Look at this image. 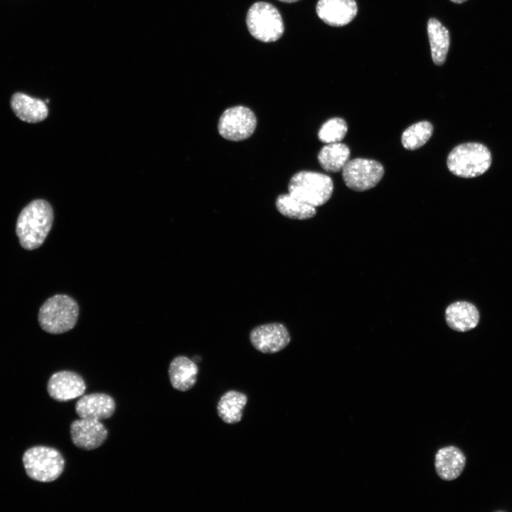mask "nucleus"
<instances>
[{
  "mask_svg": "<svg viewBox=\"0 0 512 512\" xmlns=\"http://www.w3.org/2000/svg\"><path fill=\"white\" fill-rule=\"evenodd\" d=\"M277 210L283 215L297 220H306L313 218L316 210L312 206L292 196L289 193L279 195L275 202Z\"/></svg>",
  "mask_w": 512,
  "mask_h": 512,
  "instance_id": "obj_21",
  "label": "nucleus"
},
{
  "mask_svg": "<svg viewBox=\"0 0 512 512\" xmlns=\"http://www.w3.org/2000/svg\"><path fill=\"white\" fill-rule=\"evenodd\" d=\"M75 410L80 418L102 420L114 414L115 402L107 394L91 393L82 396L77 401Z\"/></svg>",
  "mask_w": 512,
  "mask_h": 512,
  "instance_id": "obj_13",
  "label": "nucleus"
},
{
  "mask_svg": "<svg viewBox=\"0 0 512 512\" xmlns=\"http://www.w3.org/2000/svg\"><path fill=\"white\" fill-rule=\"evenodd\" d=\"M492 162L491 154L484 144L466 142L456 146L447 159L448 169L461 178H474L486 173Z\"/></svg>",
  "mask_w": 512,
  "mask_h": 512,
  "instance_id": "obj_2",
  "label": "nucleus"
},
{
  "mask_svg": "<svg viewBox=\"0 0 512 512\" xmlns=\"http://www.w3.org/2000/svg\"><path fill=\"white\" fill-rule=\"evenodd\" d=\"M279 1H282V2H286V3H292V2H295L298 0H279Z\"/></svg>",
  "mask_w": 512,
  "mask_h": 512,
  "instance_id": "obj_25",
  "label": "nucleus"
},
{
  "mask_svg": "<svg viewBox=\"0 0 512 512\" xmlns=\"http://www.w3.org/2000/svg\"><path fill=\"white\" fill-rule=\"evenodd\" d=\"M445 319L451 329L464 332L477 326L479 321V313L473 304L458 301L448 306L445 311Z\"/></svg>",
  "mask_w": 512,
  "mask_h": 512,
  "instance_id": "obj_16",
  "label": "nucleus"
},
{
  "mask_svg": "<svg viewBox=\"0 0 512 512\" xmlns=\"http://www.w3.org/2000/svg\"><path fill=\"white\" fill-rule=\"evenodd\" d=\"M318 16L331 26L349 23L358 12L355 0H319L316 7Z\"/></svg>",
  "mask_w": 512,
  "mask_h": 512,
  "instance_id": "obj_12",
  "label": "nucleus"
},
{
  "mask_svg": "<svg viewBox=\"0 0 512 512\" xmlns=\"http://www.w3.org/2000/svg\"><path fill=\"white\" fill-rule=\"evenodd\" d=\"M247 402V397L241 392L229 390L220 398L217 412L220 418L227 424H236L242 417V411Z\"/></svg>",
  "mask_w": 512,
  "mask_h": 512,
  "instance_id": "obj_19",
  "label": "nucleus"
},
{
  "mask_svg": "<svg viewBox=\"0 0 512 512\" xmlns=\"http://www.w3.org/2000/svg\"><path fill=\"white\" fill-rule=\"evenodd\" d=\"M11 107L21 120L28 123L41 122L48 114L45 102L23 92H18L11 96Z\"/></svg>",
  "mask_w": 512,
  "mask_h": 512,
  "instance_id": "obj_15",
  "label": "nucleus"
},
{
  "mask_svg": "<svg viewBox=\"0 0 512 512\" xmlns=\"http://www.w3.org/2000/svg\"><path fill=\"white\" fill-rule=\"evenodd\" d=\"M350 149L341 142L327 144L319 152L318 161L321 166L328 172H338L348 161Z\"/></svg>",
  "mask_w": 512,
  "mask_h": 512,
  "instance_id": "obj_20",
  "label": "nucleus"
},
{
  "mask_svg": "<svg viewBox=\"0 0 512 512\" xmlns=\"http://www.w3.org/2000/svg\"><path fill=\"white\" fill-rule=\"evenodd\" d=\"M433 132L432 124L427 121H422L413 124L407 128L401 137V142L404 148L415 150L422 146L431 137Z\"/></svg>",
  "mask_w": 512,
  "mask_h": 512,
  "instance_id": "obj_22",
  "label": "nucleus"
},
{
  "mask_svg": "<svg viewBox=\"0 0 512 512\" xmlns=\"http://www.w3.org/2000/svg\"><path fill=\"white\" fill-rule=\"evenodd\" d=\"M246 23L250 34L262 42L278 40L284 32L282 16L273 5L256 2L249 9Z\"/></svg>",
  "mask_w": 512,
  "mask_h": 512,
  "instance_id": "obj_6",
  "label": "nucleus"
},
{
  "mask_svg": "<svg viewBox=\"0 0 512 512\" xmlns=\"http://www.w3.org/2000/svg\"><path fill=\"white\" fill-rule=\"evenodd\" d=\"M252 346L263 353H274L283 350L290 342V334L280 323H270L255 327L250 334Z\"/></svg>",
  "mask_w": 512,
  "mask_h": 512,
  "instance_id": "obj_9",
  "label": "nucleus"
},
{
  "mask_svg": "<svg viewBox=\"0 0 512 512\" xmlns=\"http://www.w3.org/2000/svg\"><path fill=\"white\" fill-rule=\"evenodd\" d=\"M257 119L248 107L235 106L225 110L218 124L219 134L229 141H242L252 136L255 130Z\"/></svg>",
  "mask_w": 512,
  "mask_h": 512,
  "instance_id": "obj_8",
  "label": "nucleus"
},
{
  "mask_svg": "<svg viewBox=\"0 0 512 512\" xmlns=\"http://www.w3.org/2000/svg\"><path fill=\"white\" fill-rule=\"evenodd\" d=\"M427 33L432 59L435 65H442L446 60L450 45L449 32L439 21L430 18L427 22Z\"/></svg>",
  "mask_w": 512,
  "mask_h": 512,
  "instance_id": "obj_18",
  "label": "nucleus"
},
{
  "mask_svg": "<svg viewBox=\"0 0 512 512\" xmlns=\"http://www.w3.org/2000/svg\"><path fill=\"white\" fill-rule=\"evenodd\" d=\"M348 126L344 119L334 117L328 119L319 130V139L326 144L340 142L346 136Z\"/></svg>",
  "mask_w": 512,
  "mask_h": 512,
  "instance_id": "obj_23",
  "label": "nucleus"
},
{
  "mask_svg": "<svg viewBox=\"0 0 512 512\" xmlns=\"http://www.w3.org/2000/svg\"><path fill=\"white\" fill-rule=\"evenodd\" d=\"M449 1H451L452 2L455 3V4H462L465 1H466L467 0H449Z\"/></svg>",
  "mask_w": 512,
  "mask_h": 512,
  "instance_id": "obj_24",
  "label": "nucleus"
},
{
  "mask_svg": "<svg viewBox=\"0 0 512 512\" xmlns=\"http://www.w3.org/2000/svg\"><path fill=\"white\" fill-rule=\"evenodd\" d=\"M198 368L193 360L179 356L174 358L169 367V377L172 387L179 391L191 389L196 383Z\"/></svg>",
  "mask_w": 512,
  "mask_h": 512,
  "instance_id": "obj_17",
  "label": "nucleus"
},
{
  "mask_svg": "<svg viewBox=\"0 0 512 512\" xmlns=\"http://www.w3.org/2000/svg\"><path fill=\"white\" fill-rule=\"evenodd\" d=\"M333 189V181L329 176L308 171L295 174L288 185L292 196L314 207L326 203Z\"/></svg>",
  "mask_w": 512,
  "mask_h": 512,
  "instance_id": "obj_5",
  "label": "nucleus"
},
{
  "mask_svg": "<svg viewBox=\"0 0 512 512\" xmlns=\"http://www.w3.org/2000/svg\"><path fill=\"white\" fill-rule=\"evenodd\" d=\"M23 463L28 477L40 482L56 480L65 467L61 453L46 446H35L27 449L23 455Z\"/></svg>",
  "mask_w": 512,
  "mask_h": 512,
  "instance_id": "obj_4",
  "label": "nucleus"
},
{
  "mask_svg": "<svg viewBox=\"0 0 512 512\" xmlns=\"http://www.w3.org/2000/svg\"><path fill=\"white\" fill-rule=\"evenodd\" d=\"M78 314V305L72 297L56 294L48 298L40 307L38 321L45 331L63 334L75 326Z\"/></svg>",
  "mask_w": 512,
  "mask_h": 512,
  "instance_id": "obj_3",
  "label": "nucleus"
},
{
  "mask_svg": "<svg viewBox=\"0 0 512 512\" xmlns=\"http://www.w3.org/2000/svg\"><path fill=\"white\" fill-rule=\"evenodd\" d=\"M53 212L48 202L43 199L31 201L20 213L16 226L20 245L32 250L40 247L49 233Z\"/></svg>",
  "mask_w": 512,
  "mask_h": 512,
  "instance_id": "obj_1",
  "label": "nucleus"
},
{
  "mask_svg": "<svg viewBox=\"0 0 512 512\" xmlns=\"http://www.w3.org/2000/svg\"><path fill=\"white\" fill-rule=\"evenodd\" d=\"M466 465V457L461 449L454 446L442 447L435 454L434 466L437 475L444 481L458 478Z\"/></svg>",
  "mask_w": 512,
  "mask_h": 512,
  "instance_id": "obj_14",
  "label": "nucleus"
},
{
  "mask_svg": "<svg viewBox=\"0 0 512 512\" xmlns=\"http://www.w3.org/2000/svg\"><path fill=\"white\" fill-rule=\"evenodd\" d=\"M70 437L77 447L92 450L100 447L107 439L108 432L100 420L80 418L70 427Z\"/></svg>",
  "mask_w": 512,
  "mask_h": 512,
  "instance_id": "obj_10",
  "label": "nucleus"
},
{
  "mask_svg": "<svg viewBox=\"0 0 512 512\" xmlns=\"http://www.w3.org/2000/svg\"><path fill=\"white\" fill-rule=\"evenodd\" d=\"M86 390L83 378L70 370L53 374L47 383V391L53 400L66 402L82 396Z\"/></svg>",
  "mask_w": 512,
  "mask_h": 512,
  "instance_id": "obj_11",
  "label": "nucleus"
},
{
  "mask_svg": "<svg viewBox=\"0 0 512 512\" xmlns=\"http://www.w3.org/2000/svg\"><path fill=\"white\" fill-rule=\"evenodd\" d=\"M383 165L377 161L356 158L346 164L342 169L345 184L355 191H365L375 186L384 175Z\"/></svg>",
  "mask_w": 512,
  "mask_h": 512,
  "instance_id": "obj_7",
  "label": "nucleus"
}]
</instances>
